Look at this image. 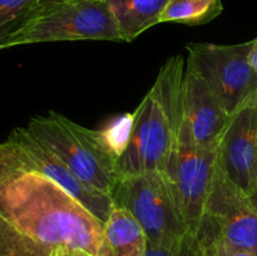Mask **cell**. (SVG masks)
<instances>
[{"label": "cell", "mask_w": 257, "mask_h": 256, "mask_svg": "<svg viewBox=\"0 0 257 256\" xmlns=\"http://www.w3.org/2000/svg\"><path fill=\"white\" fill-rule=\"evenodd\" d=\"M103 223L0 143V256H98Z\"/></svg>", "instance_id": "obj_1"}, {"label": "cell", "mask_w": 257, "mask_h": 256, "mask_svg": "<svg viewBox=\"0 0 257 256\" xmlns=\"http://www.w3.org/2000/svg\"><path fill=\"white\" fill-rule=\"evenodd\" d=\"M185 59L173 55L161 67L155 84L133 112L130 143L117 165L118 178L167 173L185 119Z\"/></svg>", "instance_id": "obj_2"}, {"label": "cell", "mask_w": 257, "mask_h": 256, "mask_svg": "<svg viewBox=\"0 0 257 256\" xmlns=\"http://www.w3.org/2000/svg\"><path fill=\"white\" fill-rule=\"evenodd\" d=\"M27 131L89 187L110 196L118 180V158L99 130H89L57 112L33 117Z\"/></svg>", "instance_id": "obj_3"}, {"label": "cell", "mask_w": 257, "mask_h": 256, "mask_svg": "<svg viewBox=\"0 0 257 256\" xmlns=\"http://www.w3.org/2000/svg\"><path fill=\"white\" fill-rule=\"evenodd\" d=\"M110 198L113 205L127 210L140 222L148 243L182 250L191 232L167 173L148 172L118 178Z\"/></svg>", "instance_id": "obj_4"}, {"label": "cell", "mask_w": 257, "mask_h": 256, "mask_svg": "<svg viewBox=\"0 0 257 256\" xmlns=\"http://www.w3.org/2000/svg\"><path fill=\"white\" fill-rule=\"evenodd\" d=\"M73 40L124 42L105 0H80L35 10L0 50Z\"/></svg>", "instance_id": "obj_5"}, {"label": "cell", "mask_w": 257, "mask_h": 256, "mask_svg": "<svg viewBox=\"0 0 257 256\" xmlns=\"http://www.w3.org/2000/svg\"><path fill=\"white\" fill-rule=\"evenodd\" d=\"M253 40L241 44L190 43V64L222 100L228 114L257 90V73L250 63Z\"/></svg>", "instance_id": "obj_6"}, {"label": "cell", "mask_w": 257, "mask_h": 256, "mask_svg": "<svg viewBox=\"0 0 257 256\" xmlns=\"http://www.w3.org/2000/svg\"><path fill=\"white\" fill-rule=\"evenodd\" d=\"M216 162V150L196 145L185 118L167 175L175 186L181 211L191 233L198 230L205 216Z\"/></svg>", "instance_id": "obj_7"}, {"label": "cell", "mask_w": 257, "mask_h": 256, "mask_svg": "<svg viewBox=\"0 0 257 256\" xmlns=\"http://www.w3.org/2000/svg\"><path fill=\"white\" fill-rule=\"evenodd\" d=\"M200 226L227 245L257 255V208L250 196L226 177L217 162Z\"/></svg>", "instance_id": "obj_8"}, {"label": "cell", "mask_w": 257, "mask_h": 256, "mask_svg": "<svg viewBox=\"0 0 257 256\" xmlns=\"http://www.w3.org/2000/svg\"><path fill=\"white\" fill-rule=\"evenodd\" d=\"M7 142L19 170L37 172L54 181L104 225L113 207L109 195L78 180L62 161L28 132L27 128L18 127L13 130Z\"/></svg>", "instance_id": "obj_9"}, {"label": "cell", "mask_w": 257, "mask_h": 256, "mask_svg": "<svg viewBox=\"0 0 257 256\" xmlns=\"http://www.w3.org/2000/svg\"><path fill=\"white\" fill-rule=\"evenodd\" d=\"M216 156L226 177L252 195L257 188V90L230 114Z\"/></svg>", "instance_id": "obj_10"}, {"label": "cell", "mask_w": 257, "mask_h": 256, "mask_svg": "<svg viewBox=\"0 0 257 256\" xmlns=\"http://www.w3.org/2000/svg\"><path fill=\"white\" fill-rule=\"evenodd\" d=\"M183 105L196 145L216 150L230 114L215 90L190 64L185 70Z\"/></svg>", "instance_id": "obj_11"}, {"label": "cell", "mask_w": 257, "mask_h": 256, "mask_svg": "<svg viewBox=\"0 0 257 256\" xmlns=\"http://www.w3.org/2000/svg\"><path fill=\"white\" fill-rule=\"evenodd\" d=\"M147 235L131 212L113 205L103 225L98 256H143Z\"/></svg>", "instance_id": "obj_12"}, {"label": "cell", "mask_w": 257, "mask_h": 256, "mask_svg": "<svg viewBox=\"0 0 257 256\" xmlns=\"http://www.w3.org/2000/svg\"><path fill=\"white\" fill-rule=\"evenodd\" d=\"M124 42H132L160 24L168 0H105Z\"/></svg>", "instance_id": "obj_13"}, {"label": "cell", "mask_w": 257, "mask_h": 256, "mask_svg": "<svg viewBox=\"0 0 257 256\" xmlns=\"http://www.w3.org/2000/svg\"><path fill=\"white\" fill-rule=\"evenodd\" d=\"M223 10L221 0H168L160 23L203 25L220 17Z\"/></svg>", "instance_id": "obj_14"}, {"label": "cell", "mask_w": 257, "mask_h": 256, "mask_svg": "<svg viewBox=\"0 0 257 256\" xmlns=\"http://www.w3.org/2000/svg\"><path fill=\"white\" fill-rule=\"evenodd\" d=\"M35 0H0V48L29 18Z\"/></svg>", "instance_id": "obj_15"}, {"label": "cell", "mask_w": 257, "mask_h": 256, "mask_svg": "<svg viewBox=\"0 0 257 256\" xmlns=\"http://www.w3.org/2000/svg\"><path fill=\"white\" fill-rule=\"evenodd\" d=\"M133 119H135L133 113H123V114L113 118L107 123L105 127L99 130L105 145L118 160L124 153L125 148L130 143Z\"/></svg>", "instance_id": "obj_16"}, {"label": "cell", "mask_w": 257, "mask_h": 256, "mask_svg": "<svg viewBox=\"0 0 257 256\" xmlns=\"http://www.w3.org/2000/svg\"><path fill=\"white\" fill-rule=\"evenodd\" d=\"M195 233L207 243L213 256H257L255 253L250 252V251L241 250V248H236L227 245L223 241H221L220 238L216 237L208 228L203 227V226H200Z\"/></svg>", "instance_id": "obj_17"}, {"label": "cell", "mask_w": 257, "mask_h": 256, "mask_svg": "<svg viewBox=\"0 0 257 256\" xmlns=\"http://www.w3.org/2000/svg\"><path fill=\"white\" fill-rule=\"evenodd\" d=\"M185 256H213L207 243L196 233H190L183 245Z\"/></svg>", "instance_id": "obj_18"}, {"label": "cell", "mask_w": 257, "mask_h": 256, "mask_svg": "<svg viewBox=\"0 0 257 256\" xmlns=\"http://www.w3.org/2000/svg\"><path fill=\"white\" fill-rule=\"evenodd\" d=\"M143 256H185V253H183V247L181 251H172L148 243L147 250Z\"/></svg>", "instance_id": "obj_19"}, {"label": "cell", "mask_w": 257, "mask_h": 256, "mask_svg": "<svg viewBox=\"0 0 257 256\" xmlns=\"http://www.w3.org/2000/svg\"><path fill=\"white\" fill-rule=\"evenodd\" d=\"M72 2H80V0H35L34 8H33V12H35V10L43 9V8L53 7V5L63 4V3H72Z\"/></svg>", "instance_id": "obj_20"}, {"label": "cell", "mask_w": 257, "mask_h": 256, "mask_svg": "<svg viewBox=\"0 0 257 256\" xmlns=\"http://www.w3.org/2000/svg\"><path fill=\"white\" fill-rule=\"evenodd\" d=\"M250 63L251 65H252L253 69H255V72L257 73V38L253 39L252 49H251L250 53Z\"/></svg>", "instance_id": "obj_21"}, {"label": "cell", "mask_w": 257, "mask_h": 256, "mask_svg": "<svg viewBox=\"0 0 257 256\" xmlns=\"http://www.w3.org/2000/svg\"><path fill=\"white\" fill-rule=\"evenodd\" d=\"M250 198H251V201L253 202V205H255V207L257 208V188L253 191L252 195H250Z\"/></svg>", "instance_id": "obj_22"}]
</instances>
